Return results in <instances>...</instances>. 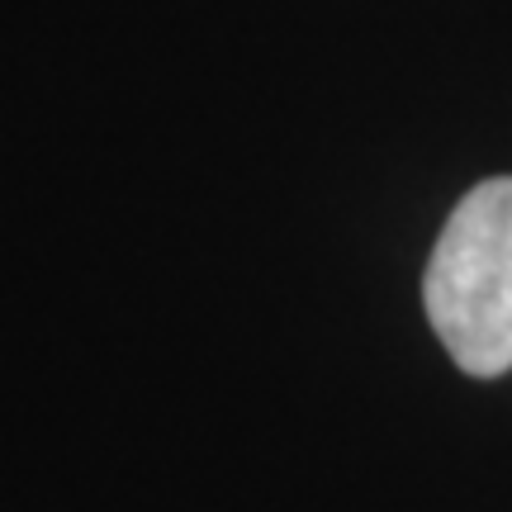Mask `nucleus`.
<instances>
[{"label":"nucleus","instance_id":"f257e3e1","mask_svg":"<svg viewBox=\"0 0 512 512\" xmlns=\"http://www.w3.org/2000/svg\"><path fill=\"white\" fill-rule=\"evenodd\" d=\"M422 304L465 375L512 370V176L479 181L451 209L422 275Z\"/></svg>","mask_w":512,"mask_h":512}]
</instances>
